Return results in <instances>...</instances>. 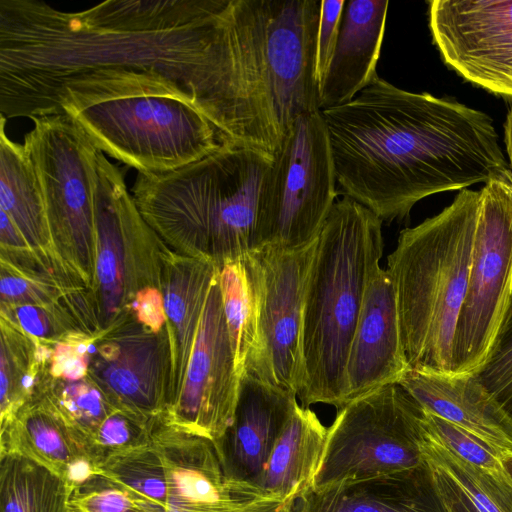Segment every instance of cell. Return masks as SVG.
I'll use <instances>...</instances> for the list:
<instances>
[{
	"label": "cell",
	"instance_id": "cell-6",
	"mask_svg": "<svg viewBox=\"0 0 512 512\" xmlns=\"http://www.w3.org/2000/svg\"><path fill=\"white\" fill-rule=\"evenodd\" d=\"M480 190L462 189L439 214L403 229L387 257L410 370L453 374V340L465 297Z\"/></svg>",
	"mask_w": 512,
	"mask_h": 512
},
{
	"label": "cell",
	"instance_id": "cell-16",
	"mask_svg": "<svg viewBox=\"0 0 512 512\" xmlns=\"http://www.w3.org/2000/svg\"><path fill=\"white\" fill-rule=\"evenodd\" d=\"M408 369L394 285L388 271L380 267L367 285L350 344L344 371V406L398 383Z\"/></svg>",
	"mask_w": 512,
	"mask_h": 512
},
{
	"label": "cell",
	"instance_id": "cell-28",
	"mask_svg": "<svg viewBox=\"0 0 512 512\" xmlns=\"http://www.w3.org/2000/svg\"><path fill=\"white\" fill-rule=\"evenodd\" d=\"M85 443L86 438L117 408L89 375L66 380L47 373L38 394Z\"/></svg>",
	"mask_w": 512,
	"mask_h": 512
},
{
	"label": "cell",
	"instance_id": "cell-29",
	"mask_svg": "<svg viewBox=\"0 0 512 512\" xmlns=\"http://www.w3.org/2000/svg\"><path fill=\"white\" fill-rule=\"evenodd\" d=\"M423 454L425 459L437 463L461 486L480 512H512V481L504 472L468 464L435 443L428 434Z\"/></svg>",
	"mask_w": 512,
	"mask_h": 512
},
{
	"label": "cell",
	"instance_id": "cell-20",
	"mask_svg": "<svg viewBox=\"0 0 512 512\" xmlns=\"http://www.w3.org/2000/svg\"><path fill=\"white\" fill-rule=\"evenodd\" d=\"M19 454L59 476L70 492L99 468L85 443L39 396L28 401L13 420L0 429V457Z\"/></svg>",
	"mask_w": 512,
	"mask_h": 512
},
{
	"label": "cell",
	"instance_id": "cell-30",
	"mask_svg": "<svg viewBox=\"0 0 512 512\" xmlns=\"http://www.w3.org/2000/svg\"><path fill=\"white\" fill-rule=\"evenodd\" d=\"M155 420L149 421L124 410H114L86 438L88 456L101 472V467L110 460L149 445Z\"/></svg>",
	"mask_w": 512,
	"mask_h": 512
},
{
	"label": "cell",
	"instance_id": "cell-17",
	"mask_svg": "<svg viewBox=\"0 0 512 512\" xmlns=\"http://www.w3.org/2000/svg\"><path fill=\"white\" fill-rule=\"evenodd\" d=\"M296 403L291 391L249 374L241 377L233 421L214 442L229 480L260 488L270 454Z\"/></svg>",
	"mask_w": 512,
	"mask_h": 512
},
{
	"label": "cell",
	"instance_id": "cell-26",
	"mask_svg": "<svg viewBox=\"0 0 512 512\" xmlns=\"http://www.w3.org/2000/svg\"><path fill=\"white\" fill-rule=\"evenodd\" d=\"M218 280L235 366L242 377L258 338L257 290L248 252L218 267Z\"/></svg>",
	"mask_w": 512,
	"mask_h": 512
},
{
	"label": "cell",
	"instance_id": "cell-35",
	"mask_svg": "<svg viewBox=\"0 0 512 512\" xmlns=\"http://www.w3.org/2000/svg\"><path fill=\"white\" fill-rule=\"evenodd\" d=\"M346 0H322L316 46V78L318 85L332 59L340 30Z\"/></svg>",
	"mask_w": 512,
	"mask_h": 512
},
{
	"label": "cell",
	"instance_id": "cell-39",
	"mask_svg": "<svg viewBox=\"0 0 512 512\" xmlns=\"http://www.w3.org/2000/svg\"><path fill=\"white\" fill-rule=\"evenodd\" d=\"M505 475L512 481V450H506L500 459Z\"/></svg>",
	"mask_w": 512,
	"mask_h": 512
},
{
	"label": "cell",
	"instance_id": "cell-34",
	"mask_svg": "<svg viewBox=\"0 0 512 512\" xmlns=\"http://www.w3.org/2000/svg\"><path fill=\"white\" fill-rule=\"evenodd\" d=\"M154 504L103 474H95L72 489L70 512H141Z\"/></svg>",
	"mask_w": 512,
	"mask_h": 512
},
{
	"label": "cell",
	"instance_id": "cell-10",
	"mask_svg": "<svg viewBox=\"0 0 512 512\" xmlns=\"http://www.w3.org/2000/svg\"><path fill=\"white\" fill-rule=\"evenodd\" d=\"M96 268L90 291L101 330L130 315L136 294L161 288L166 244L145 221L119 168L102 151L95 180Z\"/></svg>",
	"mask_w": 512,
	"mask_h": 512
},
{
	"label": "cell",
	"instance_id": "cell-36",
	"mask_svg": "<svg viewBox=\"0 0 512 512\" xmlns=\"http://www.w3.org/2000/svg\"><path fill=\"white\" fill-rule=\"evenodd\" d=\"M130 314L153 332L166 329V315L161 288L146 287L140 290L131 305Z\"/></svg>",
	"mask_w": 512,
	"mask_h": 512
},
{
	"label": "cell",
	"instance_id": "cell-12",
	"mask_svg": "<svg viewBox=\"0 0 512 512\" xmlns=\"http://www.w3.org/2000/svg\"><path fill=\"white\" fill-rule=\"evenodd\" d=\"M316 239L298 249L248 251L257 290L258 338L244 374L296 395L302 382L304 294Z\"/></svg>",
	"mask_w": 512,
	"mask_h": 512
},
{
	"label": "cell",
	"instance_id": "cell-14",
	"mask_svg": "<svg viewBox=\"0 0 512 512\" xmlns=\"http://www.w3.org/2000/svg\"><path fill=\"white\" fill-rule=\"evenodd\" d=\"M240 379L224 315L217 269L181 389L161 420L215 442L233 421Z\"/></svg>",
	"mask_w": 512,
	"mask_h": 512
},
{
	"label": "cell",
	"instance_id": "cell-13",
	"mask_svg": "<svg viewBox=\"0 0 512 512\" xmlns=\"http://www.w3.org/2000/svg\"><path fill=\"white\" fill-rule=\"evenodd\" d=\"M88 375L111 404L153 421L170 404L171 349L166 329L156 333L130 314L89 345Z\"/></svg>",
	"mask_w": 512,
	"mask_h": 512
},
{
	"label": "cell",
	"instance_id": "cell-33",
	"mask_svg": "<svg viewBox=\"0 0 512 512\" xmlns=\"http://www.w3.org/2000/svg\"><path fill=\"white\" fill-rule=\"evenodd\" d=\"M473 374L512 420V298L485 361Z\"/></svg>",
	"mask_w": 512,
	"mask_h": 512
},
{
	"label": "cell",
	"instance_id": "cell-37",
	"mask_svg": "<svg viewBox=\"0 0 512 512\" xmlns=\"http://www.w3.org/2000/svg\"><path fill=\"white\" fill-rule=\"evenodd\" d=\"M448 512H480L461 486L437 463L427 460Z\"/></svg>",
	"mask_w": 512,
	"mask_h": 512
},
{
	"label": "cell",
	"instance_id": "cell-5",
	"mask_svg": "<svg viewBox=\"0 0 512 512\" xmlns=\"http://www.w3.org/2000/svg\"><path fill=\"white\" fill-rule=\"evenodd\" d=\"M382 221L343 196L317 239L303 304L301 406H344V371L367 285L380 268Z\"/></svg>",
	"mask_w": 512,
	"mask_h": 512
},
{
	"label": "cell",
	"instance_id": "cell-2",
	"mask_svg": "<svg viewBox=\"0 0 512 512\" xmlns=\"http://www.w3.org/2000/svg\"><path fill=\"white\" fill-rule=\"evenodd\" d=\"M320 111L337 184L382 223L405 220L427 196L510 169L489 115L379 76L350 102Z\"/></svg>",
	"mask_w": 512,
	"mask_h": 512
},
{
	"label": "cell",
	"instance_id": "cell-3",
	"mask_svg": "<svg viewBox=\"0 0 512 512\" xmlns=\"http://www.w3.org/2000/svg\"><path fill=\"white\" fill-rule=\"evenodd\" d=\"M52 113L68 115L100 151L138 173L174 171L223 144L198 100L156 70L75 76L58 91Z\"/></svg>",
	"mask_w": 512,
	"mask_h": 512
},
{
	"label": "cell",
	"instance_id": "cell-38",
	"mask_svg": "<svg viewBox=\"0 0 512 512\" xmlns=\"http://www.w3.org/2000/svg\"><path fill=\"white\" fill-rule=\"evenodd\" d=\"M504 142L509 166L512 171V109L508 112L504 123Z\"/></svg>",
	"mask_w": 512,
	"mask_h": 512
},
{
	"label": "cell",
	"instance_id": "cell-11",
	"mask_svg": "<svg viewBox=\"0 0 512 512\" xmlns=\"http://www.w3.org/2000/svg\"><path fill=\"white\" fill-rule=\"evenodd\" d=\"M465 297L453 340V374L481 367L512 298V171L480 189Z\"/></svg>",
	"mask_w": 512,
	"mask_h": 512
},
{
	"label": "cell",
	"instance_id": "cell-15",
	"mask_svg": "<svg viewBox=\"0 0 512 512\" xmlns=\"http://www.w3.org/2000/svg\"><path fill=\"white\" fill-rule=\"evenodd\" d=\"M429 28L443 61L468 82L512 99V0H433Z\"/></svg>",
	"mask_w": 512,
	"mask_h": 512
},
{
	"label": "cell",
	"instance_id": "cell-4",
	"mask_svg": "<svg viewBox=\"0 0 512 512\" xmlns=\"http://www.w3.org/2000/svg\"><path fill=\"white\" fill-rule=\"evenodd\" d=\"M272 160L224 143L174 171L138 173L132 196L169 249L220 267L254 247L259 196Z\"/></svg>",
	"mask_w": 512,
	"mask_h": 512
},
{
	"label": "cell",
	"instance_id": "cell-21",
	"mask_svg": "<svg viewBox=\"0 0 512 512\" xmlns=\"http://www.w3.org/2000/svg\"><path fill=\"white\" fill-rule=\"evenodd\" d=\"M398 383L425 411L512 450V420L473 373L449 376L408 369Z\"/></svg>",
	"mask_w": 512,
	"mask_h": 512
},
{
	"label": "cell",
	"instance_id": "cell-27",
	"mask_svg": "<svg viewBox=\"0 0 512 512\" xmlns=\"http://www.w3.org/2000/svg\"><path fill=\"white\" fill-rule=\"evenodd\" d=\"M69 495L66 483L36 461L0 457V512H70Z\"/></svg>",
	"mask_w": 512,
	"mask_h": 512
},
{
	"label": "cell",
	"instance_id": "cell-24",
	"mask_svg": "<svg viewBox=\"0 0 512 512\" xmlns=\"http://www.w3.org/2000/svg\"><path fill=\"white\" fill-rule=\"evenodd\" d=\"M328 427L309 407L296 403L268 459L260 488L292 502L310 489L323 456Z\"/></svg>",
	"mask_w": 512,
	"mask_h": 512
},
{
	"label": "cell",
	"instance_id": "cell-19",
	"mask_svg": "<svg viewBox=\"0 0 512 512\" xmlns=\"http://www.w3.org/2000/svg\"><path fill=\"white\" fill-rule=\"evenodd\" d=\"M387 0H346L338 41L319 86L320 110L353 100L378 77Z\"/></svg>",
	"mask_w": 512,
	"mask_h": 512
},
{
	"label": "cell",
	"instance_id": "cell-1",
	"mask_svg": "<svg viewBox=\"0 0 512 512\" xmlns=\"http://www.w3.org/2000/svg\"><path fill=\"white\" fill-rule=\"evenodd\" d=\"M222 10L223 0H109L80 12L0 0L1 115L50 114L69 79L128 68L182 85L215 127Z\"/></svg>",
	"mask_w": 512,
	"mask_h": 512
},
{
	"label": "cell",
	"instance_id": "cell-9",
	"mask_svg": "<svg viewBox=\"0 0 512 512\" xmlns=\"http://www.w3.org/2000/svg\"><path fill=\"white\" fill-rule=\"evenodd\" d=\"M425 411L399 383L337 411L313 489L412 469L425 462Z\"/></svg>",
	"mask_w": 512,
	"mask_h": 512
},
{
	"label": "cell",
	"instance_id": "cell-25",
	"mask_svg": "<svg viewBox=\"0 0 512 512\" xmlns=\"http://www.w3.org/2000/svg\"><path fill=\"white\" fill-rule=\"evenodd\" d=\"M0 429L38 396L47 370L49 346L0 318Z\"/></svg>",
	"mask_w": 512,
	"mask_h": 512
},
{
	"label": "cell",
	"instance_id": "cell-7",
	"mask_svg": "<svg viewBox=\"0 0 512 512\" xmlns=\"http://www.w3.org/2000/svg\"><path fill=\"white\" fill-rule=\"evenodd\" d=\"M23 146L37 173L55 250L91 291L96 268L95 180L99 149L65 113L31 118Z\"/></svg>",
	"mask_w": 512,
	"mask_h": 512
},
{
	"label": "cell",
	"instance_id": "cell-22",
	"mask_svg": "<svg viewBox=\"0 0 512 512\" xmlns=\"http://www.w3.org/2000/svg\"><path fill=\"white\" fill-rule=\"evenodd\" d=\"M217 269L210 260L176 253L167 245L164 249L161 291L171 349L169 406L181 389L206 298Z\"/></svg>",
	"mask_w": 512,
	"mask_h": 512
},
{
	"label": "cell",
	"instance_id": "cell-31",
	"mask_svg": "<svg viewBox=\"0 0 512 512\" xmlns=\"http://www.w3.org/2000/svg\"><path fill=\"white\" fill-rule=\"evenodd\" d=\"M0 300L7 305H43L61 300L81 288L41 269L0 260Z\"/></svg>",
	"mask_w": 512,
	"mask_h": 512
},
{
	"label": "cell",
	"instance_id": "cell-32",
	"mask_svg": "<svg viewBox=\"0 0 512 512\" xmlns=\"http://www.w3.org/2000/svg\"><path fill=\"white\" fill-rule=\"evenodd\" d=\"M425 427L435 443L459 459L482 469L503 472L500 459L506 449L427 411Z\"/></svg>",
	"mask_w": 512,
	"mask_h": 512
},
{
	"label": "cell",
	"instance_id": "cell-23",
	"mask_svg": "<svg viewBox=\"0 0 512 512\" xmlns=\"http://www.w3.org/2000/svg\"><path fill=\"white\" fill-rule=\"evenodd\" d=\"M6 120L1 115L0 211L11 219L30 249L49 269L64 281L82 286L71 277L55 250L37 173L23 144L6 135Z\"/></svg>",
	"mask_w": 512,
	"mask_h": 512
},
{
	"label": "cell",
	"instance_id": "cell-8",
	"mask_svg": "<svg viewBox=\"0 0 512 512\" xmlns=\"http://www.w3.org/2000/svg\"><path fill=\"white\" fill-rule=\"evenodd\" d=\"M336 174L321 111L299 116L273 156L259 196L254 248H302L336 202Z\"/></svg>",
	"mask_w": 512,
	"mask_h": 512
},
{
	"label": "cell",
	"instance_id": "cell-18",
	"mask_svg": "<svg viewBox=\"0 0 512 512\" xmlns=\"http://www.w3.org/2000/svg\"><path fill=\"white\" fill-rule=\"evenodd\" d=\"M291 512H448L425 460L416 468L310 488Z\"/></svg>",
	"mask_w": 512,
	"mask_h": 512
}]
</instances>
